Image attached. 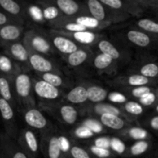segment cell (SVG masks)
Segmentation results:
<instances>
[{
  "label": "cell",
  "instance_id": "obj_9",
  "mask_svg": "<svg viewBox=\"0 0 158 158\" xmlns=\"http://www.w3.org/2000/svg\"><path fill=\"white\" fill-rule=\"evenodd\" d=\"M4 53L21 64H29V52L23 42L17 41L10 43L3 48Z\"/></svg>",
  "mask_w": 158,
  "mask_h": 158
},
{
  "label": "cell",
  "instance_id": "obj_14",
  "mask_svg": "<svg viewBox=\"0 0 158 158\" xmlns=\"http://www.w3.org/2000/svg\"><path fill=\"white\" fill-rule=\"evenodd\" d=\"M56 32L71 39L75 43H80L82 45H92L96 42L98 43V40L99 41L101 40V35L90 30L75 32H67L57 30Z\"/></svg>",
  "mask_w": 158,
  "mask_h": 158
},
{
  "label": "cell",
  "instance_id": "obj_33",
  "mask_svg": "<svg viewBox=\"0 0 158 158\" xmlns=\"http://www.w3.org/2000/svg\"><path fill=\"white\" fill-rule=\"evenodd\" d=\"M151 147L150 140H139L136 141L129 148L130 155L133 157L142 155L149 151Z\"/></svg>",
  "mask_w": 158,
  "mask_h": 158
},
{
  "label": "cell",
  "instance_id": "obj_32",
  "mask_svg": "<svg viewBox=\"0 0 158 158\" xmlns=\"http://www.w3.org/2000/svg\"><path fill=\"white\" fill-rule=\"evenodd\" d=\"M114 62L115 60L109 56L101 52L94 57V60H93V64H94L95 69H99V70H105V69L111 67Z\"/></svg>",
  "mask_w": 158,
  "mask_h": 158
},
{
  "label": "cell",
  "instance_id": "obj_45",
  "mask_svg": "<svg viewBox=\"0 0 158 158\" xmlns=\"http://www.w3.org/2000/svg\"><path fill=\"white\" fill-rule=\"evenodd\" d=\"M108 100L113 103H119V104H122L125 103L127 100V97L124 95L123 94L119 92H111L108 94L107 97Z\"/></svg>",
  "mask_w": 158,
  "mask_h": 158
},
{
  "label": "cell",
  "instance_id": "obj_8",
  "mask_svg": "<svg viewBox=\"0 0 158 158\" xmlns=\"http://www.w3.org/2000/svg\"><path fill=\"white\" fill-rule=\"evenodd\" d=\"M33 93L41 100H55L60 97V89L43 80H33Z\"/></svg>",
  "mask_w": 158,
  "mask_h": 158
},
{
  "label": "cell",
  "instance_id": "obj_41",
  "mask_svg": "<svg viewBox=\"0 0 158 158\" xmlns=\"http://www.w3.org/2000/svg\"><path fill=\"white\" fill-rule=\"evenodd\" d=\"M156 87L151 86H138V87H134L132 89L131 94L134 98L140 99L146 94L152 92L154 90Z\"/></svg>",
  "mask_w": 158,
  "mask_h": 158
},
{
  "label": "cell",
  "instance_id": "obj_31",
  "mask_svg": "<svg viewBox=\"0 0 158 158\" xmlns=\"http://www.w3.org/2000/svg\"><path fill=\"white\" fill-rule=\"evenodd\" d=\"M127 137H130L136 141L139 140H150L151 135L144 128L140 127H133L126 131Z\"/></svg>",
  "mask_w": 158,
  "mask_h": 158
},
{
  "label": "cell",
  "instance_id": "obj_19",
  "mask_svg": "<svg viewBox=\"0 0 158 158\" xmlns=\"http://www.w3.org/2000/svg\"><path fill=\"white\" fill-rule=\"evenodd\" d=\"M0 9L7 15L21 22L23 9L19 2L14 0H0Z\"/></svg>",
  "mask_w": 158,
  "mask_h": 158
},
{
  "label": "cell",
  "instance_id": "obj_2",
  "mask_svg": "<svg viewBox=\"0 0 158 158\" xmlns=\"http://www.w3.org/2000/svg\"><path fill=\"white\" fill-rule=\"evenodd\" d=\"M23 43L28 52H37L41 55H50L54 52L50 41L37 30H29L25 32Z\"/></svg>",
  "mask_w": 158,
  "mask_h": 158
},
{
  "label": "cell",
  "instance_id": "obj_27",
  "mask_svg": "<svg viewBox=\"0 0 158 158\" xmlns=\"http://www.w3.org/2000/svg\"><path fill=\"white\" fill-rule=\"evenodd\" d=\"M46 158H62V152L59 146L58 138L57 136L53 135L47 140V143L45 148Z\"/></svg>",
  "mask_w": 158,
  "mask_h": 158
},
{
  "label": "cell",
  "instance_id": "obj_50",
  "mask_svg": "<svg viewBox=\"0 0 158 158\" xmlns=\"http://www.w3.org/2000/svg\"><path fill=\"white\" fill-rule=\"evenodd\" d=\"M155 112H156V114H158V104L155 106Z\"/></svg>",
  "mask_w": 158,
  "mask_h": 158
},
{
  "label": "cell",
  "instance_id": "obj_40",
  "mask_svg": "<svg viewBox=\"0 0 158 158\" xmlns=\"http://www.w3.org/2000/svg\"><path fill=\"white\" fill-rule=\"evenodd\" d=\"M27 12L29 17L35 22L41 23V22L44 20L43 15V10H42V8L40 7V6H35V5L29 6L27 9Z\"/></svg>",
  "mask_w": 158,
  "mask_h": 158
},
{
  "label": "cell",
  "instance_id": "obj_23",
  "mask_svg": "<svg viewBox=\"0 0 158 158\" xmlns=\"http://www.w3.org/2000/svg\"><path fill=\"white\" fill-rule=\"evenodd\" d=\"M88 100L94 103H102L108 97V92L103 87L92 85L87 87Z\"/></svg>",
  "mask_w": 158,
  "mask_h": 158
},
{
  "label": "cell",
  "instance_id": "obj_6",
  "mask_svg": "<svg viewBox=\"0 0 158 158\" xmlns=\"http://www.w3.org/2000/svg\"><path fill=\"white\" fill-rule=\"evenodd\" d=\"M23 28L20 23H9L0 27V47L4 48L10 43L20 40Z\"/></svg>",
  "mask_w": 158,
  "mask_h": 158
},
{
  "label": "cell",
  "instance_id": "obj_24",
  "mask_svg": "<svg viewBox=\"0 0 158 158\" xmlns=\"http://www.w3.org/2000/svg\"><path fill=\"white\" fill-rule=\"evenodd\" d=\"M74 21L76 23H79V24L82 25L83 26H85L88 30L90 31L103 29V28L108 26V24H107V23H100L97 19L91 17V15H82L77 16L74 19Z\"/></svg>",
  "mask_w": 158,
  "mask_h": 158
},
{
  "label": "cell",
  "instance_id": "obj_43",
  "mask_svg": "<svg viewBox=\"0 0 158 158\" xmlns=\"http://www.w3.org/2000/svg\"><path fill=\"white\" fill-rule=\"evenodd\" d=\"M73 134L75 137L78 139H88L92 137L94 135L88 128L85 127L84 125H80L77 127L73 132Z\"/></svg>",
  "mask_w": 158,
  "mask_h": 158
},
{
  "label": "cell",
  "instance_id": "obj_53",
  "mask_svg": "<svg viewBox=\"0 0 158 158\" xmlns=\"http://www.w3.org/2000/svg\"><path fill=\"white\" fill-rule=\"evenodd\" d=\"M62 158H66V157H62Z\"/></svg>",
  "mask_w": 158,
  "mask_h": 158
},
{
  "label": "cell",
  "instance_id": "obj_4",
  "mask_svg": "<svg viewBox=\"0 0 158 158\" xmlns=\"http://www.w3.org/2000/svg\"><path fill=\"white\" fill-rule=\"evenodd\" d=\"M17 143L29 158L38 157L40 151L38 140L36 134L30 129H24L21 131L17 139Z\"/></svg>",
  "mask_w": 158,
  "mask_h": 158
},
{
  "label": "cell",
  "instance_id": "obj_34",
  "mask_svg": "<svg viewBox=\"0 0 158 158\" xmlns=\"http://www.w3.org/2000/svg\"><path fill=\"white\" fill-rule=\"evenodd\" d=\"M42 10H43V19L45 20L49 21L50 23L55 21L57 19L60 18V11L54 5H50V6H45L42 9Z\"/></svg>",
  "mask_w": 158,
  "mask_h": 158
},
{
  "label": "cell",
  "instance_id": "obj_52",
  "mask_svg": "<svg viewBox=\"0 0 158 158\" xmlns=\"http://www.w3.org/2000/svg\"><path fill=\"white\" fill-rule=\"evenodd\" d=\"M156 14H157V17H158V11H156Z\"/></svg>",
  "mask_w": 158,
  "mask_h": 158
},
{
  "label": "cell",
  "instance_id": "obj_3",
  "mask_svg": "<svg viewBox=\"0 0 158 158\" xmlns=\"http://www.w3.org/2000/svg\"><path fill=\"white\" fill-rule=\"evenodd\" d=\"M0 115L4 125L6 134L15 140L17 135V125L15 123L13 106L0 97Z\"/></svg>",
  "mask_w": 158,
  "mask_h": 158
},
{
  "label": "cell",
  "instance_id": "obj_21",
  "mask_svg": "<svg viewBox=\"0 0 158 158\" xmlns=\"http://www.w3.org/2000/svg\"><path fill=\"white\" fill-rule=\"evenodd\" d=\"M58 112L61 120L66 124L73 125L77 121L78 112L74 106L68 104L63 105L60 106Z\"/></svg>",
  "mask_w": 158,
  "mask_h": 158
},
{
  "label": "cell",
  "instance_id": "obj_35",
  "mask_svg": "<svg viewBox=\"0 0 158 158\" xmlns=\"http://www.w3.org/2000/svg\"><path fill=\"white\" fill-rule=\"evenodd\" d=\"M41 80L50 83L55 87H60L63 85L64 80L57 73H46L40 74Z\"/></svg>",
  "mask_w": 158,
  "mask_h": 158
},
{
  "label": "cell",
  "instance_id": "obj_18",
  "mask_svg": "<svg viewBox=\"0 0 158 158\" xmlns=\"http://www.w3.org/2000/svg\"><path fill=\"white\" fill-rule=\"evenodd\" d=\"M54 3H55L59 10L67 16H73L81 12V5L73 0H57Z\"/></svg>",
  "mask_w": 158,
  "mask_h": 158
},
{
  "label": "cell",
  "instance_id": "obj_30",
  "mask_svg": "<svg viewBox=\"0 0 158 158\" xmlns=\"http://www.w3.org/2000/svg\"><path fill=\"white\" fill-rule=\"evenodd\" d=\"M139 74L152 80H158V63L156 61L145 63L139 68Z\"/></svg>",
  "mask_w": 158,
  "mask_h": 158
},
{
  "label": "cell",
  "instance_id": "obj_39",
  "mask_svg": "<svg viewBox=\"0 0 158 158\" xmlns=\"http://www.w3.org/2000/svg\"><path fill=\"white\" fill-rule=\"evenodd\" d=\"M110 150L116 154L122 155L125 153L126 147L121 139L118 137H112L110 138Z\"/></svg>",
  "mask_w": 158,
  "mask_h": 158
},
{
  "label": "cell",
  "instance_id": "obj_36",
  "mask_svg": "<svg viewBox=\"0 0 158 158\" xmlns=\"http://www.w3.org/2000/svg\"><path fill=\"white\" fill-rule=\"evenodd\" d=\"M139 103L143 106H152L158 104V88L156 87L154 90L149 94H146L140 99H139Z\"/></svg>",
  "mask_w": 158,
  "mask_h": 158
},
{
  "label": "cell",
  "instance_id": "obj_49",
  "mask_svg": "<svg viewBox=\"0 0 158 158\" xmlns=\"http://www.w3.org/2000/svg\"><path fill=\"white\" fill-rule=\"evenodd\" d=\"M137 2L143 8H151L155 11H158V0H139Z\"/></svg>",
  "mask_w": 158,
  "mask_h": 158
},
{
  "label": "cell",
  "instance_id": "obj_44",
  "mask_svg": "<svg viewBox=\"0 0 158 158\" xmlns=\"http://www.w3.org/2000/svg\"><path fill=\"white\" fill-rule=\"evenodd\" d=\"M71 158H91L89 153L79 146H72L69 151Z\"/></svg>",
  "mask_w": 158,
  "mask_h": 158
},
{
  "label": "cell",
  "instance_id": "obj_22",
  "mask_svg": "<svg viewBox=\"0 0 158 158\" xmlns=\"http://www.w3.org/2000/svg\"><path fill=\"white\" fill-rule=\"evenodd\" d=\"M100 122L103 126L116 131L122 130L125 125L122 117L113 114H103L100 117Z\"/></svg>",
  "mask_w": 158,
  "mask_h": 158
},
{
  "label": "cell",
  "instance_id": "obj_15",
  "mask_svg": "<svg viewBox=\"0 0 158 158\" xmlns=\"http://www.w3.org/2000/svg\"><path fill=\"white\" fill-rule=\"evenodd\" d=\"M87 9L89 15L94 18L100 23H107L109 25L108 20V12L105 6L99 0H88L86 2Z\"/></svg>",
  "mask_w": 158,
  "mask_h": 158
},
{
  "label": "cell",
  "instance_id": "obj_7",
  "mask_svg": "<svg viewBox=\"0 0 158 158\" xmlns=\"http://www.w3.org/2000/svg\"><path fill=\"white\" fill-rule=\"evenodd\" d=\"M29 65L33 70L40 74L59 72L52 61L37 52H29Z\"/></svg>",
  "mask_w": 158,
  "mask_h": 158
},
{
  "label": "cell",
  "instance_id": "obj_20",
  "mask_svg": "<svg viewBox=\"0 0 158 158\" xmlns=\"http://www.w3.org/2000/svg\"><path fill=\"white\" fill-rule=\"evenodd\" d=\"M69 103L73 104H81L88 101L87 88L83 86H77L71 89L65 97Z\"/></svg>",
  "mask_w": 158,
  "mask_h": 158
},
{
  "label": "cell",
  "instance_id": "obj_51",
  "mask_svg": "<svg viewBox=\"0 0 158 158\" xmlns=\"http://www.w3.org/2000/svg\"><path fill=\"white\" fill-rule=\"evenodd\" d=\"M0 158H6V157H5L4 154L1 152V151H0Z\"/></svg>",
  "mask_w": 158,
  "mask_h": 158
},
{
  "label": "cell",
  "instance_id": "obj_10",
  "mask_svg": "<svg viewBox=\"0 0 158 158\" xmlns=\"http://www.w3.org/2000/svg\"><path fill=\"white\" fill-rule=\"evenodd\" d=\"M127 39L135 46L141 48H149L158 46V40L138 29H132L127 32Z\"/></svg>",
  "mask_w": 158,
  "mask_h": 158
},
{
  "label": "cell",
  "instance_id": "obj_16",
  "mask_svg": "<svg viewBox=\"0 0 158 158\" xmlns=\"http://www.w3.org/2000/svg\"><path fill=\"white\" fill-rule=\"evenodd\" d=\"M0 97L9 102L12 106H15V99L12 82L2 75H0Z\"/></svg>",
  "mask_w": 158,
  "mask_h": 158
},
{
  "label": "cell",
  "instance_id": "obj_12",
  "mask_svg": "<svg viewBox=\"0 0 158 158\" xmlns=\"http://www.w3.org/2000/svg\"><path fill=\"white\" fill-rule=\"evenodd\" d=\"M50 41L57 49V50L67 56L73 53L81 48L80 46L77 44V43L57 32L50 37Z\"/></svg>",
  "mask_w": 158,
  "mask_h": 158
},
{
  "label": "cell",
  "instance_id": "obj_17",
  "mask_svg": "<svg viewBox=\"0 0 158 158\" xmlns=\"http://www.w3.org/2000/svg\"><path fill=\"white\" fill-rule=\"evenodd\" d=\"M120 81L126 86H133V88L143 86H156L158 83V80H152V79L147 78L139 73L133 74L129 77H125V78L122 79V80Z\"/></svg>",
  "mask_w": 158,
  "mask_h": 158
},
{
  "label": "cell",
  "instance_id": "obj_28",
  "mask_svg": "<svg viewBox=\"0 0 158 158\" xmlns=\"http://www.w3.org/2000/svg\"><path fill=\"white\" fill-rule=\"evenodd\" d=\"M139 29L158 40V21L150 19H141L136 23Z\"/></svg>",
  "mask_w": 158,
  "mask_h": 158
},
{
  "label": "cell",
  "instance_id": "obj_47",
  "mask_svg": "<svg viewBox=\"0 0 158 158\" xmlns=\"http://www.w3.org/2000/svg\"><path fill=\"white\" fill-rule=\"evenodd\" d=\"M93 145L103 149L110 150V138L108 137H99L94 140Z\"/></svg>",
  "mask_w": 158,
  "mask_h": 158
},
{
  "label": "cell",
  "instance_id": "obj_29",
  "mask_svg": "<svg viewBox=\"0 0 158 158\" xmlns=\"http://www.w3.org/2000/svg\"><path fill=\"white\" fill-rule=\"evenodd\" d=\"M98 47L99 50L102 53L107 54L114 60H118L120 59L121 56L120 52L111 42L106 40H100L98 42Z\"/></svg>",
  "mask_w": 158,
  "mask_h": 158
},
{
  "label": "cell",
  "instance_id": "obj_48",
  "mask_svg": "<svg viewBox=\"0 0 158 158\" xmlns=\"http://www.w3.org/2000/svg\"><path fill=\"white\" fill-rule=\"evenodd\" d=\"M20 23H21L20 21L12 18L10 15H7L6 12L0 10V27L5 25L9 24V23H20Z\"/></svg>",
  "mask_w": 158,
  "mask_h": 158
},
{
  "label": "cell",
  "instance_id": "obj_13",
  "mask_svg": "<svg viewBox=\"0 0 158 158\" xmlns=\"http://www.w3.org/2000/svg\"><path fill=\"white\" fill-rule=\"evenodd\" d=\"M22 72L19 63L5 53L0 52V75H2L13 83L15 77Z\"/></svg>",
  "mask_w": 158,
  "mask_h": 158
},
{
  "label": "cell",
  "instance_id": "obj_5",
  "mask_svg": "<svg viewBox=\"0 0 158 158\" xmlns=\"http://www.w3.org/2000/svg\"><path fill=\"white\" fill-rule=\"evenodd\" d=\"M0 151L6 158H29L19 146L17 141L6 133L0 134Z\"/></svg>",
  "mask_w": 158,
  "mask_h": 158
},
{
  "label": "cell",
  "instance_id": "obj_37",
  "mask_svg": "<svg viewBox=\"0 0 158 158\" xmlns=\"http://www.w3.org/2000/svg\"><path fill=\"white\" fill-rule=\"evenodd\" d=\"M124 110L132 116H139L144 112V108L139 102L127 101L124 103Z\"/></svg>",
  "mask_w": 158,
  "mask_h": 158
},
{
  "label": "cell",
  "instance_id": "obj_26",
  "mask_svg": "<svg viewBox=\"0 0 158 158\" xmlns=\"http://www.w3.org/2000/svg\"><path fill=\"white\" fill-rule=\"evenodd\" d=\"M88 56L89 52L85 49L80 48L67 56V62L72 67H77L85 63L88 59Z\"/></svg>",
  "mask_w": 158,
  "mask_h": 158
},
{
  "label": "cell",
  "instance_id": "obj_46",
  "mask_svg": "<svg viewBox=\"0 0 158 158\" xmlns=\"http://www.w3.org/2000/svg\"><path fill=\"white\" fill-rule=\"evenodd\" d=\"M57 138H58L59 146H60L62 154H66V153L69 152L71 146L68 137L64 135H60L57 137Z\"/></svg>",
  "mask_w": 158,
  "mask_h": 158
},
{
  "label": "cell",
  "instance_id": "obj_1",
  "mask_svg": "<svg viewBox=\"0 0 158 158\" xmlns=\"http://www.w3.org/2000/svg\"><path fill=\"white\" fill-rule=\"evenodd\" d=\"M14 94L18 101L27 108L35 107V100L33 97V80L26 73L21 72L13 80Z\"/></svg>",
  "mask_w": 158,
  "mask_h": 158
},
{
  "label": "cell",
  "instance_id": "obj_25",
  "mask_svg": "<svg viewBox=\"0 0 158 158\" xmlns=\"http://www.w3.org/2000/svg\"><path fill=\"white\" fill-rule=\"evenodd\" d=\"M91 110L94 114L99 115L100 117L103 114H113V115L119 116V117L122 115V113L117 106L111 103H103V102L94 103V106L91 107Z\"/></svg>",
  "mask_w": 158,
  "mask_h": 158
},
{
  "label": "cell",
  "instance_id": "obj_38",
  "mask_svg": "<svg viewBox=\"0 0 158 158\" xmlns=\"http://www.w3.org/2000/svg\"><path fill=\"white\" fill-rule=\"evenodd\" d=\"M81 124L88 128L94 134H101L104 131V126L102 124V123L100 121H98L97 120H94V119H85L82 122Z\"/></svg>",
  "mask_w": 158,
  "mask_h": 158
},
{
  "label": "cell",
  "instance_id": "obj_11",
  "mask_svg": "<svg viewBox=\"0 0 158 158\" xmlns=\"http://www.w3.org/2000/svg\"><path fill=\"white\" fill-rule=\"evenodd\" d=\"M24 120L31 128L42 131L47 127L48 121L40 110L36 107H29L24 113Z\"/></svg>",
  "mask_w": 158,
  "mask_h": 158
},
{
  "label": "cell",
  "instance_id": "obj_42",
  "mask_svg": "<svg viewBox=\"0 0 158 158\" xmlns=\"http://www.w3.org/2000/svg\"><path fill=\"white\" fill-rule=\"evenodd\" d=\"M89 151L91 154H93L97 158H110L112 157V153L110 150L98 148L94 145L90 146Z\"/></svg>",
  "mask_w": 158,
  "mask_h": 158
}]
</instances>
